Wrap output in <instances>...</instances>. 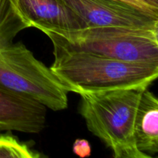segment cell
<instances>
[{
    "label": "cell",
    "instance_id": "cell-7",
    "mask_svg": "<svg viewBox=\"0 0 158 158\" xmlns=\"http://www.w3.org/2000/svg\"><path fill=\"white\" fill-rule=\"evenodd\" d=\"M46 109L39 102L0 88V132L38 134L46 125Z\"/></svg>",
    "mask_w": 158,
    "mask_h": 158
},
{
    "label": "cell",
    "instance_id": "cell-10",
    "mask_svg": "<svg viewBox=\"0 0 158 158\" xmlns=\"http://www.w3.org/2000/svg\"><path fill=\"white\" fill-rule=\"evenodd\" d=\"M40 154L9 133L0 134V158H37Z\"/></svg>",
    "mask_w": 158,
    "mask_h": 158
},
{
    "label": "cell",
    "instance_id": "cell-4",
    "mask_svg": "<svg viewBox=\"0 0 158 158\" xmlns=\"http://www.w3.org/2000/svg\"><path fill=\"white\" fill-rule=\"evenodd\" d=\"M0 88L54 111L68 106L69 91L50 68L20 42L0 49Z\"/></svg>",
    "mask_w": 158,
    "mask_h": 158
},
{
    "label": "cell",
    "instance_id": "cell-11",
    "mask_svg": "<svg viewBox=\"0 0 158 158\" xmlns=\"http://www.w3.org/2000/svg\"><path fill=\"white\" fill-rule=\"evenodd\" d=\"M135 7L158 18V0H115Z\"/></svg>",
    "mask_w": 158,
    "mask_h": 158
},
{
    "label": "cell",
    "instance_id": "cell-1",
    "mask_svg": "<svg viewBox=\"0 0 158 158\" xmlns=\"http://www.w3.org/2000/svg\"><path fill=\"white\" fill-rule=\"evenodd\" d=\"M51 70L69 92H103L148 86L158 77V63L128 62L86 52L54 50Z\"/></svg>",
    "mask_w": 158,
    "mask_h": 158
},
{
    "label": "cell",
    "instance_id": "cell-6",
    "mask_svg": "<svg viewBox=\"0 0 158 158\" xmlns=\"http://www.w3.org/2000/svg\"><path fill=\"white\" fill-rule=\"evenodd\" d=\"M30 27L46 31H72L86 28L84 21L63 0H13Z\"/></svg>",
    "mask_w": 158,
    "mask_h": 158
},
{
    "label": "cell",
    "instance_id": "cell-3",
    "mask_svg": "<svg viewBox=\"0 0 158 158\" xmlns=\"http://www.w3.org/2000/svg\"><path fill=\"white\" fill-rule=\"evenodd\" d=\"M54 50L86 52L128 62L158 63V30L114 26L46 31Z\"/></svg>",
    "mask_w": 158,
    "mask_h": 158
},
{
    "label": "cell",
    "instance_id": "cell-9",
    "mask_svg": "<svg viewBox=\"0 0 158 158\" xmlns=\"http://www.w3.org/2000/svg\"><path fill=\"white\" fill-rule=\"evenodd\" d=\"M29 27L13 0H0V49L12 44L16 35Z\"/></svg>",
    "mask_w": 158,
    "mask_h": 158
},
{
    "label": "cell",
    "instance_id": "cell-5",
    "mask_svg": "<svg viewBox=\"0 0 158 158\" xmlns=\"http://www.w3.org/2000/svg\"><path fill=\"white\" fill-rule=\"evenodd\" d=\"M86 27L114 26L158 30V18L115 0H63Z\"/></svg>",
    "mask_w": 158,
    "mask_h": 158
},
{
    "label": "cell",
    "instance_id": "cell-8",
    "mask_svg": "<svg viewBox=\"0 0 158 158\" xmlns=\"http://www.w3.org/2000/svg\"><path fill=\"white\" fill-rule=\"evenodd\" d=\"M136 146L152 157L158 153V100L146 88L142 93L134 121Z\"/></svg>",
    "mask_w": 158,
    "mask_h": 158
},
{
    "label": "cell",
    "instance_id": "cell-12",
    "mask_svg": "<svg viewBox=\"0 0 158 158\" xmlns=\"http://www.w3.org/2000/svg\"><path fill=\"white\" fill-rule=\"evenodd\" d=\"M73 151L76 155L80 157H86L91 155L90 144L84 139H77L73 143Z\"/></svg>",
    "mask_w": 158,
    "mask_h": 158
},
{
    "label": "cell",
    "instance_id": "cell-2",
    "mask_svg": "<svg viewBox=\"0 0 158 158\" xmlns=\"http://www.w3.org/2000/svg\"><path fill=\"white\" fill-rule=\"evenodd\" d=\"M148 86L80 94L79 113L87 129L115 158H151L136 146L134 121L142 93Z\"/></svg>",
    "mask_w": 158,
    "mask_h": 158
}]
</instances>
